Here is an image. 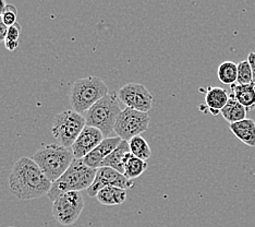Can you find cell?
I'll return each mask as SVG.
<instances>
[{
    "label": "cell",
    "instance_id": "6da1fadb",
    "mask_svg": "<svg viewBox=\"0 0 255 227\" xmlns=\"http://www.w3.org/2000/svg\"><path fill=\"white\" fill-rule=\"evenodd\" d=\"M53 183L45 176L32 157L23 156L14 163L9 176V188L19 200H34L48 195Z\"/></svg>",
    "mask_w": 255,
    "mask_h": 227
},
{
    "label": "cell",
    "instance_id": "7a4b0ae2",
    "mask_svg": "<svg viewBox=\"0 0 255 227\" xmlns=\"http://www.w3.org/2000/svg\"><path fill=\"white\" fill-rule=\"evenodd\" d=\"M96 173L97 170L86 166L83 160L74 159L62 176L53 183L47 195L48 199L54 201L57 197L66 192L88 190L94 182Z\"/></svg>",
    "mask_w": 255,
    "mask_h": 227
},
{
    "label": "cell",
    "instance_id": "3957f363",
    "mask_svg": "<svg viewBox=\"0 0 255 227\" xmlns=\"http://www.w3.org/2000/svg\"><path fill=\"white\" fill-rule=\"evenodd\" d=\"M32 159L39 166L45 176L51 183H55L71 165L74 156L71 149L53 143L38 149Z\"/></svg>",
    "mask_w": 255,
    "mask_h": 227
},
{
    "label": "cell",
    "instance_id": "277c9868",
    "mask_svg": "<svg viewBox=\"0 0 255 227\" xmlns=\"http://www.w3.org/2000/svg\"><path fill=\"white\" fill-rule=\"evenodd\" d=\"M123 112L120 106L118 95L107 94L92 106L83 116L86 126L94 127L100 130L104 138H112L115 133V125L120 113Z\"/></svg>",
    "mask_w": 255,
    "mask_h": 227
},
{
    "label": "cell",
    "instance_id": "5b68a950",
    "mask_svg": "<svg viewBox=\"0 0 255 227\" xmlns=\"http://www.w3.org/2000/svg\"><path fill=\"white\" fill-rule=\"evenodd\" d=\"M107 94H109L108 86L101 78L88 77L75 81L69 98L74 112L84 115Z\"/></svg>",
    "mask_w": 255,
    "mask_h": 227
},
{
    "label": "cell",
    "instance_id": "8992f818",
    "mask_svg": "<svg viewBox=\"0 0 255 227\" xmlns=\"http://www.w3.org/2000/svg\"><path fill=\"white\" fill-rule=\"evenodd\" d=\"M85 126L86 121L83 115L78 114L73 109H68L55 116L51 133L60 145L71 149Z\"/></svg>",
    "mask_w": 255,
    "mask_h": 227
},
{
    "label": "cell",
    "instance_id": "52a82bcc",
    "mask_svg": "<svg viewBox=\"0 0 255 227\" xmlns=\"http://www.w3.org/2000/svg\"><path fill=\"white\" fill-rule=\"evenodd\" d=\"M84 209V199L80 191L62 194L53 201V217L62 226H71L78 222Z\"/></svg>",
    "mask_w": 255,
    "mask_h": 227
},
{
    "label": "cell",
    "instance_id": "ba28073f",
    "mask_svg": "<svg viewBox=\"0 0 255 227\" xmlns=\"http://www.w3.org/2000/svg\"><path fill=\"white\" fill-rule=\"evenodd\" d=\"M150 118L147 113L126 107L120 113L115 125L116 136L129 142L132 138L147 131Z\"/></svg>",
    "mask_w": 255,
    "mask_h": 227
},
{
    "label": "cell",
    "instance_id": "9c48e42d",
    "mask_svg": "<svg viewBox=\"0 0 255 227\" xmlns=\"http://www.w3.org/2000/svg\"><path fill=\"white\" fill-rule=\"evenodd\" d=\"M119 101L128 108L148 113L153 107L154 96L146 86L140 83H128L118 91Z\"/></svg>",
    "mask_w": 255,
    "mask_h": 227
},
{
    "label": "cell",
    "instance_id": "30bf717a",
    "mask_svg": "<svg viewBox=\"0 0 255 227\" xmlns=\"http://www.w3.org/2000/svg\"><path fill=\"white\" fill-rule=\"evenodd\" d=\"M133 180L128 179L124 174L109 167H101L97 170L94 182L86 190L90 197H96L98 191L106 187H117L128 190L133 187Z\"/></svg>",
    "mask_w": 255,
    "mask_h": 227
},
{
    "label": "cell",
    "instance_id": "8fae6325",
    "mask_svg": "<svg viewBox=\"0 0 255 227\" xmlns=\"http://www.w3.org/2000/svg\"><path fill=\"white\" fill-rule=\"evenodd\" d=\"M104 139L105 138H104L103 133L96 128L85 126L71 147L74 159H84L86 155L90 154L93 150L102 143Z\"/></svg>",
    "mask_w": 255,
    "mask_h": 227
},
{
    "label": "cell",
    "instance_id": "7c38bea8",
    "mask_svg": "<svg viewBox=\"0 0 255 227\" xmlns=\"http://www.w3.org/2000/svg\"><path fill=\"white\" fill-rule=\"evenodd\" d=\"M121 141H123V139L117 136L112 138H105L97 148H95L90 154H88L84 159H82L84 164L91 168H94V170L101 168L104 160L118 148V145L121 143Z\"/></svg>",
    "mask_w": 255,
    "mask_h": 227
},
{
    "label": "cell",
    "instance_id": "4fadbf2b",
    "mask_svg": "<svg viewBox=\"0 0 255 227\" xmlns=\"http://www.w3.org/2000/svg\"><path fill=\"white\" fill-rule=\"evenodd\" d=\"M229 128L235 137L240 140L248 147H255V121L250 118H246L241 121L229 124Z\"/></svg>",
    "mask_w": 255,
    "mask_h": 227
},
{
    "label": "cell",
    "instance_id": "5bb4252c",
    "mask_svg": "<svg viewBox=\"0 0 255 227\" xmlns=\"http://www.w3.org/2000/svg\"><path fill=\"white\" fill-rule=\"evenodd\" d=\"M229 100L228 92L222 89V87L213 86L208 87L205 95V104L208 108V112L212 115L216 116L220 114L222 109L226 106Z\"/></svg>",
    "mask_w": 255,
    "mask_h": 227
},
{
    "label": "cell",
    "instance_id": "9a60e30c",
    "mask_svg": "<svg viewBox=\"0 0 255 227\" xmlns=\"http://www.w3.org/2000/svg\"><path fill=\"white\" fill-rule=\"evenodd\" d=\"M130 153L131 152H130L129 142L123 140L121 143L118 145V148L116 149L113 153H110L105 160H104L101 167H109L121 174H124L125 163L127 161V157L129 156Z\"/></svg>",
    "mask_w": 255,
    "mask_h": 227
},
{
    "label": "cell",
    "instance_id": "2e32d148",
    "mask_svg": "<svg viewBox=\"0 0 255 227\" xmlns=\"http://www.w3.org/2000/svg\"><path fill=\"white\" fill-rule=\"evenodd\" d=\"M231 95L239 102L248 112L255 109V84L248 85L234 84L231 85Z\"/></svg>",
    "mask_w": 255,
    "mask_h": 227
},
{
    "label": "cell",
    "instance_id": "e0dca14e",
    "mask_svg": "<svg viewBox=\"0 0 255 227\" xmlns=\"http://www.w3.org/2000/svg\"><path fill=\"white\" fill-rule=\"evenodd\" d=\"M96 198L103 206H120L127 199V190L117 187H106L98 191Z\"/></svg>",
    "mask_w": 255,
    "mask_h": 227
},
{
    "label": "cell",
    "instance_id": "ac0fdd59",
    "mask_svg": "<svg viewBox=\"0 0 255 227\" xmlns=\"http://www.w3.org/2000/svg\"><path fill=\"white\" fill-rule=\"evenodd\" d=\"M247 112L248 110L230 94L227 104H226V106L222 109L220 114H222L225 120L229 122V124H235V122L246 119Z\"/></svg>",
    "mask_w": 255,
    "mask_h": 227
},
{
    "label": "cell",
    "instance_id": "d6986e66",
    "mask_svg": "<svg viewBox=\"0 0 255 227\" xmlns=\"http://www.w3.org/2000/svg\"><path fill=\"white\" fill-rule=\"evenodd\" d=\"M147 162L137 159V157L130 153L129 156L127 157V161L125 163L124 175L128 179L133 180L140 177L141 175L147 170Z\"/></svg>",
    "mask_w": 255,
    "mask_h": 227
},
{
    "label": "cell",
    "instance_id": "ffe728a7",
    "mask_svg": "<svg viewBox=\"0 0 255 227\" xmlns=\"http://www.w3.org/2000/svg\"><path fill=\"white\" fill-rule=\"evenodd\" d=\"M130 152L137 159L147 162V160L152 156V150L149 148V144L142 136H137L132 138L129 141Z\"/></svg>",
    "mask_w": 255,
    "mask_h": 227
},
{
    "label": "cell",
    "instance_id": "44dd1931",
    "mask_svg": "<svg viewBox=\"0 0 255 227\" xmlns=\"http://www.w3.org/2000/svg\"><path fill=\"white\" fill-rule=\"evenodd\" d=\"M218 79L222 83L234 85L238 80V65L234 61H225L218 67Z\"/></svg>",
    "mask_w": 255,
    "mask_h": 227
},
{
    "label": "cell",
    "instance_id": "7402d4cb",
    "mask_svg": "<svg viewBox=\"0 0 255 227\" xmlns=\"http://www.w3.org/2000/svg\"><path fill=\"white\" fill-rule=\"evenodd\" d=\"M251 83H253V73L251 66L248 60H242L238 63L237 84L248 85Z\"/></svg>",
    "mask_w": 255,
    "mask_h": 227
},
{
    "label": "cell",
    "instance_id": "603a6c76",
    "mask_svg": "<svg viewBox=\"0 0 255 227\" xmlns=\"http://www.w3.org/2000/svg\"><path fill=\"white\" fill-rule=\"evenodd\" d=\"M16 16H18V9H16L15 5L7 3L1 15V19L4 24L8 27L14 25L16 23Z\"/></svg>",
    "mask_w": 255,
    "mask_h": 227
},
{
    "label": "cell",
    "instance_id": "cb8c5ba5",
    "mask_svg": "<svg viewBox=\"0 0 255 227\" xmlns=\"http://www.w3.org/2000/svg\"><path fill=\"white\" fill-rule=\"evenodd\" d=\"M22 27L20 23L16 22L14 25L8 27V33H7V40H19L20 35H21Z\"/></svg>",
    "mask_w": 255,
    "mask_h": 227
},
{
    "label": "cell",
    "instance_id": "d4e9b609",
    "mask_svg": "<svg viewBox=\"0 0 255 227\" xmlns=\"http://www.w3.org/2000/svg\"><path fill=\"white\" fill-rule=\"evenodd\" d=\"M7 33H8V26L4 24L1 16H0V43H2L7 38Z\"/></svg>",
    "mask_w": 255,
    "mask_h": 227
},
{
    "label": "cell",
    "instance_id": "484cf974",
    "mask_svg": "<svg viewBox=\"0 0 255 227\" xmlns=\"http://www.w3.org/2000/svg\"><path fill=\"white\" fill-rule=\"evenodd\" d=\"M4 47L10 51H13L19 47V40H4Z\"/></svg>",
    "mask_w": 255,
    "mask_h": 227
},
{
    "label": "cell",
    "instance_id": "4316f807",
    "mask_svg": "<svg viewBox=\"0 0 255 227\" xmlns=\"http://www.w3.org/2000/svg\"><path fill=\"white\" fill-rule=\"evenodd\" d=\"M249 63H250L251 69H252V73H253V83L255 84V52H250L248 56Z\"/></svg>",
    "mask_w": 255,
    "mask_h": 227
},
{
    "label": "cell",
    "instance_id": "83f0119b",
    "mask_svg": "<svg viewBox=\"0 0 255 227\" xmlns=\"http://www.w3.org/2000/svg\"><path fill=\"white\" fill-rule=\"evenodd\" d=\"M5 5H7V3H5L3 0H0V16L2 15V13H3V11H4V8H5Z\"/></svg>",
    "mask_w": 255,
    "mask_h": 227
},
{
    "label": "cell",
    "instance_id": "f1b7e54d",
    "mask_svg": "<svg viewBox=\"0 0 255 227\" xmlns=\"http://www.w3.org/2000/svg\"><path fill=\"white\" fill-rule=\"evenodd\" d=\"M9 227H14V226H9Z\"/></svg>",
    "mask_w": 255,
    "mask_h": 227
}]
</instances>
